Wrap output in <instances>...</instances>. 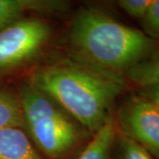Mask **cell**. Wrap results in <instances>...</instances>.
Segmentation results:
<instances>
[{
  "instance_id": "cell-1",
  "label": "cell",
  "mask_w": 159,
  "mask_h": 159,
  "mask_svg": "<svg viewBox=\"0 0 159 159\" xmlns=\"http://www.w3.org/2000/svg\"><path fill=\"white\" fill-rule=\"evenodd\" d=\"M125 81L123 76L102 72L73 57L40 66L29 80L91 135L111 117L114 102L125 89Z\"/></svg>"
},
{
  "instance_id": "cell-2",
  "label": "cell",
  "mask_w": 159,
  "mask_h": 159,
  "mask_svg": "<svg viewBox=\"0 0 159 159\" xmlns=\"http://www.w3.org/2000/svg\"><path fill=\"white\" fill-rule=\"evenodd\" d=\"M68 42L73 58L123 77L159 46L142 30L94 7L82 8L74 15Z\"/></svg>"
},
{
  "instance_id": "cell-3",
  "label": "cell",
  "mask_w": 159,
  "mask_h": 159,
  "mask_svg": "<svg viewBox=\"0 0 159 159\" xmlns=\"http://www.w3.org/2000/svg\"><path fill=\"white\" fill-rule=\"evenodd\" d=\"M25 131L48 159H69L90 134L45 93L29 81L18 92Z\"/></svg>"
},
{
  "instance_id": "cell-4",
  "label": "cell",
  "mask_w": 159,
  "mask_h": 159,
  "mask_svg": "<svg viewBox=\"0 0 159 159\" xmlns=\"http://www.w3.org/2000/svg\"><path fill=\"white\" fill-rule=\"evenodd\" d=\"M48 21L35 16L19 19L0 31V73L22 66L37 57L50 41Z\"/></svg>"
},
{
  "instance_id": "cell-5",
  "label": "cell",
  "mask_w": 159,
  "mask_h": 159,
  "mask_svg": "<svg viewBox=\"0 0 159 159\" xmlns=\"http://www.w3.org/2000/svg\"><path fill=\"white\" fill-rule=\"evenodd\" d=\"M117 130L159 159V110L141 95L126 97L115 119Z\"/></svg>"
},
{
  "instance_id": "cell-6",
  "label": "cell",
  "mask_w": 159,
  "mask_h": 159,
  "mask_svg": "<svg viewBox=\"0 0 159 159\" xmlns=\"http://www.w3.org/2000/svg\"><path fill=\"white\" fill-rule=\"evenodd\" d=\"M67 7L68 3L60 0H0V31L28 12L52 14Z\"/></svg>"
},
{
  "instance_id": "cell-7",
  "label": "cell",
  "mask_w": 159,
  "mask_h": 159,
  "mask_svg": "<svg viewBox=\"0 0 159 159\" xmlns=\"http://www.w3.org/2000/svg\"><path fill=\"white\" fill-rule=\"evenodd\" d=\"M0 159H44L27 132L20 127L0 129Z\"/></svg>"
},
{
  "instance_id": "cell-8",
  "label": "cell",
  "mask_w": 159,
  "mask_h": 159,
  "mask_svg": "<svg viewBox=\"0 0 159 159\" xmlns=\"http://www.w3.org/2000/svg\"><path fill=\"white\" fill-rule=\"evenodd\" d=\"M117 126L112 116L92 135L75 159H111Z\"/></svg>"
},
{
  "instance_id": "cell-9",
  "label": "cell",
  "mask_w": 159,
  "mask_h": 159,
  "mask_svg": "<svg viewBox=\"0 0 159 159\" xmlns=\"http://www.w3.org/2000/svg\"><path fill=\"white\" fill-rule=\"evenodd\" d=\"M7 127L25 129L22 109L18 94L0 87V129Z\"/></svg>"
},
{
  "instance_id": "cell-10",
  "label": "cell",
  "mask_w": 159,
  "mask_h": 159,
  "mask_svg": "<svg viewBox=\"0 0 159 159\" xmlns=\"http://www.w3.org/2000/svg\"><path fill=\"white\" fill-rule=\"evenodd\" d=\"M125 76L140 89L159 85V46L147 58L131 68Z\"/></svg>"
},
{
  "instance_id": "cell-11",
  "label": "cell",
  "mask_w": 159,
  "mask_h": 159,
  "mask_svg": "<svg viewBox=\"0 0 159 159\" xmlns=\"http://www.w3.org/2000/svg\"><path fill=\"white\" fill-rule=\"evenodd\" d=\"M111 159H157L137 142L117 130Z\"/></svg>"
},
{
  "instance_id": "cell-12",
  "label": "cell",
  "mask_w": 159,
  "mask_h": 159,
  "mask_svg": "<svg viewBox=\"0 0 159 159\" xmlns=\"http://www.w3.org/2000/svg\"><path fill=\"white\" fill-rule=\"evenodd\" d=\"M142 32L159 43V0H152L145 17L141 20Z\"/></svg>"
},
{
  "instance_id": "cell-13",
  "label": "cell",
  "mask_w": 159,
  "mask_h": 159,
  "mask_svg": "<svg viewBox=\"0 0 159 159\" xmlns=\"http://www.w3.org/2000/svg\"><path fill=\"white\" fill-rule=\"evenodd\" d=\"M152 0H120L119 7L129 16L142 20L145 17Z\"/></svg>"
},
{
  "instance_id": "cell-14",
  "label": "cell",
  "mask_w": 159,
  "mask_h": 159,
  "mask_svg": "<svg viewBox=\"0 0 159 159\" xmlns=\"http://www.w3.org/2000/svg\"><path fill=\"white\" fill-rule=\"evenodd\" d=\"M138 94L147 98L159 110V85L141 88Z\"/></svg>"
}]
</instances>
